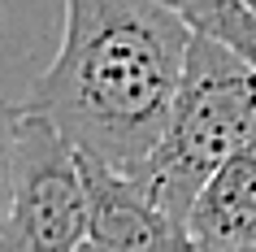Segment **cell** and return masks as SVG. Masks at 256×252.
<instances>
[{
    "label": "cell",
    "instance_id": "obj_5",
    "mask_svg": "<svg viewBox=\"0 0 256 252\" xmlns=\"http://www.w3.org/2000/svg\"><path fill=\"white\" fill-rule=\"evenodd\" d=\"M191 252H256V157H239L208 178L187 213Z\"/></svg>",
    "mask_w": 256,
    "mask_h": 252
},
{
    "label": "cell",
    "instance_id": "obj_4",
    "mask_svg": "<svg viewBox=\"0 0 256 252\" xmlns=\"http://www.w3.org/2000/svg\"><path fill=\"white\" fill-rule=\"evenodd\" d=\"M82 183H87V204H92L87 248L96 252H191L187 226L178 217H170L139 178H126V174L108 170L100 161L82 157Z\"/></svg>",
    "mask_w": 256,
    "mask_h": 252
},
{
    "label": "cell",
    "instance_id": "obj_1",
    "mask_svg": "<svg viewBox=\"0 0 256 252\" xmlns=\"http://www.w3.org/2000/svg\"><path fill=\"white\" fill-rule=\"evenodd\" d=\"M191 40L170 0H66L61 53L22 109L82 157L139 178L170 126Z\"/></svg>",
    "mask_w": 256,
    "mask_h": 252
},
{
    "label": "cell",
    "instance_id": "obj_7",
    "mask_svg": "<svg viewBox=\"0 0 256 252\" xmlns=\"http://www.w3.org/2000/svg\"><path fill=\"white\" fill-rule=\"evenodd\" d=\"M18 131H22V109L0 100V222L9 209V178H14V157H18Z\"/></svg>",
    "mask_w": 256,
    "mask_h": 252
},
{
    "label": "cell",
    "instance_id": "obj_9",
    "mask_svg": "<svg viewBox=\"0 0 256 252\" xmlns=\"http://www.w3.org/2000/svg\"><path fill=\"white\" fill-rule=\"evenodd\" d=\"M243 152H252V157H256V131H252V139H248V148H243Z\"/></svg>",
    "mask_w": 256,
    "mask_h": 252
},
{
    "label": "cell",
    "instance_id": "obj_3",
    "mask_svg": "<svg viewBox=\"0 0 256 252\" xmlns=\"http://www.w3.org/2000/svg\"><path fill=\"white\" fill-rule=\"evenodd\" d=\"M92 226L82 157L66 135L22 109L9 209L0 222V252H82Z\"/></svg>",
    "mask_w": 256,
    "mask_h": 252
},
{
    "label": "cell",
    "instance_id": "obj_6",
    "mask_svg": "<svg viewBox=\"0 0 256 252\" xmlns=\"http://www.w3.org/2000/svg\"><path fill=\"white\" fill-rule=\"evenodd\" d=\"M170 5H174L200 35L222 40L226 48H234V53L256 70V14L239 9L234 0H170Z\"/></svg>",
    "mask_w": 256,
    "mask_h": 252
},
{
    "label": "cell",
    "instance_id": "obj_2",
    "mask_svg": "<svg viewBox=\"0 0 256 252\" xmlns=\"http://www.w3.org/2000/svg\"><path fill=\"white\" fill-rule=\"evenodd\" d=\"M256 131V70L234 48L213 35L191 40L182 87L156 152L148 157L139 183L152 191L170 217L187 226L208 178L239 157Z\"/></svg>",
    "mask_w": 256,
    "mask_h": 252
},
{
    "label": "cell",
    "instance_id": "obj_8",
    "mask_svg": "<svg viewBox=\"0 0 256 252\" xmlns=\"http://www.w3.org/2000/svg\"><path fill=\"white\" fill-rule=\"evenodd\" d=\"M239 9H248V14H256V0H234Z\"/></svg>",
    "mask_w": 256,
    "mask_h": 252
},
{
    "label": "cell",
    "instance_id": "obj_10",
    "mask_svg": "<svg viewBox=\"0 0 256 252\" xmlns=\"http://www.w3.org/2000/svg\"><path fill=\"white\" fill-rule=\"evenodd\" d=\"M82 252H96V248H87V243H82Z\"/></svg>",
    "mask_w": 256,
    "mask_h": 252
}]
</instances>
